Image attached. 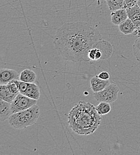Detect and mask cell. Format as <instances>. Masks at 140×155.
Masks as SVG:
<instances>
[{
	"label": "cell",
	"instance_id": "4fadbf2b",
	"mask_svg": "<svg viewBox=\"0 0 140 155\" xmlns=\"http://www.w3.org/2000/svg\"><path fill=\"white\" fill-rule=\"evenodd\" d=\"M18 94L13 93L8 88L7 85H0V100L11 103Z\"/></svg>",
	"mask_w": 140,
	"mask_h": 155
},
{
	"label": "cell",
	"instance_id": "8992f818",
	"mask_svg": "<svg viewBox=\"0 0 140 155\" xmlns=\"http://www.w3.org/2000/svg\"><path fill=\"white\" fill-rule=\"evenodd\" d=\"M38 100L32 99L22 94H18L15 100L11 103L12 113H17L28 109L35 104H37Z\"/></svg>",
	"mask_w": 140,
	"mask_h": 155
},
{
	"label": "cell",
	"instance_id": "ac0fdd59",
	"mask_svg": "<svg viewBox=\"0 0 140 155\" xmlns=\"http://www.w3.org/2000/svg\"><path fill=\"white\" fill-rule=\"evenodd\" d=\"M18 80L19 79H14L10 81L8 84H7L8 89L13 93L16 94H18L20 93L18 87Z\"/></svg>",
	"mask_w": 140,
	"mask_h": 155
},
{
	"label": "cell",
	"instance_id": "e0dca14e",
	"mask_svg": "<svg viewBox=\"0 0 140 155\" xmlns=\"http://www.w3.org/2000/svg\"><path fill=\"white\" fill-rule=\"evenodd\" d=\"M96 107L98 113L101 116L108 114L111 111V106L110 103L107 102H100V103Z\"/></svg>",
	"mask_w": 140,
	"mask_h": 155
},
{
	"label": "cell",
	"instance_id": "cb8c5ba5",
	"mask_svg": "<svg viewBox=\"0 0 140 155\" xmlns=\"http://www.w3.org/2000/svg\"><path fill=\"white\" fill-rule=\"evenodd\" d=\"M137 5L140 7V0H138L137 2Z\"/></svg>",
	"mask_w": 140,
	"mask_h": 155
},
{
	"label": "cell",
	"instance_id": "9a60e30c",
	"mask_svg": "<svg viewBox=\"0 0 140 155\" xmlns=\"http://www.w3.org/2000/svg\"><path fill=\"white\" fill-rule=\"evenodd\" d=\"M37 79V74L31 69H24L20 74L19 80L28 82L34 83Z\"/></svg>",
	"mask_w": 140,
	"mask_h": 155
},
{
	"label": "cell",
	"instance_id": "9c48e42d",
	"mask_svg": "<svg viewBox=\"0 0 140 155\" xmlns=\"http://www.w3.org/2000/svg\"><path fill=\"white\" fill-rule=\"evenodd\" d=\"M90 84L92 90L94 93H96L104 89L106 87L110 84V82L109 80H104L100 79L97 75L91 79Z\"/></svg>",
	"mask_w": 140,
	"mask_h": 155
},
{
	"label": "cell",
	"instance_id": "44dd1931",
	"mask_svg": "<svg viewBox=\"0 0 140 155\" xmlns=\"http://www.w3.org/2000/svg\"><path fill=\"white\" fill-rule=\"evenodd\" d=\"M138 0H125V5L124 8H126L137 4Z\"/></svg>",
	"mask_w": 140,
	"mask_h": 155
},
{
	"label": "cell",
	"instance_id": "d6986e66",
	"mask_svg": "<svg viewBox=\"0 0 140 155\" xmlns=\"http://www.w3.org/2000/svg\"><path fill=\"white\" fill-rule=\"evenodd\" d=\"M133 52L135 58L140 63V37L135 41L133 45Z\"/></svg>",
	"mask_w": 140,
	"mask_h": 155
},
{
	"label": "cell",
	"instance_id": "5b68a950",
	"mask_svg": "<svg viewBox=\"0 0 140 155\" xmlns=\"http://www.w3.org/2000/svg\"><path fill=\"white\" fill-rule=\"evenodd\" d=\"M119 89L114 84H110L103 90L94 93V98L99 102H107L112 103L115 102L118 97Z\"/></svg>",
	"mask_w": 140,
	"mask_h": 155
},
{
	"label": "cell",
	"instance_id": "7a4b0ae2",
	"mask_svg": "<svg viewBox=\"0 0 140 155\" xmlns=\"http://www.w3.org/2000/svg\"><path fill=\"white\" fill-rule=\"evenodd\" d=\"M101 120V115L96 106L84 101H80L76 104L67 116L70 128L81 136L93 134L99 127Z\"/></svg>",
	"mask_w": 140,
	"mask_h": 155
},
{
	"label": "cell",
	"instance_id": "8fae6325",
	"mask_svg": "<svg viewBox=\"0 0 140 155\" xmlns=\"http://www.w3.org/2000/svg\"><path fill=\"white\" fill-rule=\"evenodd\" d=\"M12 114L11 103L0 100V120L3 122L8 119Z\"/></svg>",
	"mask_w": 140,
	"mask_h": 155
},
{
	"label": "cell",
	"instance_id": "ba28073f",
	"mask_svg": "<svg viewBox=\"0 0 140 155\" xmlns=\"http://www.w3.org/2000/svg\"><path fill=\"white\" fill-rule=\"evenodd\" d=\"M128 18L127 12L125 8L116 10L111 13V21L115 25L119 26Z\"/></svg>",
	"mask_w": 140,
	"mask_h": 155
},
{
	"label": "cell",
	"instance_id": "603a6c76",
	"mask_svg": "<svg viewBox=\"0 0 140 155\" xmlns=\"http://www.w3.org/2000/svg\"><path fill=\"white\" fill-rule=\"evenodd\" d=\"M134 35H137L138 37H140V25L137 28V29L135 30V31L134 32L133 34Z\"/></svg>",
	"mask_w": 140,
	"mask_h": 155
},
{
	"label": "cell",
	"instance_id": "2e32d148",
	"mask_svg": "<svg viewBox=\"0 0 140 155\" xmlns=\"http://www.w3.org/2000/svg\"><path fill=\"white\" fill-rule=\"evenodd\" d=\"M105 1L112 12L124 8L125 0H105Z\"/></svg>",
	"mask_w": 140,
	"mask_h": 155
},
{
	"label": "cell",
	"instance_id": "7402d4cb",
	"mask_svg": "<svg viewBox=\"0 0 140 155\" xmlns=\"http://www.w3.org/2000/svg\"><path fill=\"white\" fill-rule=\"evenodd\" d=\"M99 78H100V79H104V80H109L110 79V74L106 71H103L100 72V74L98 75Z\"/></svg>",
	"mask_w": 140,
	"mask_h": 155
},
{
	"label": "cell",
	"instance_id": "7c38bea8",
	"mask_svg": "<svg viewBox=\"0 0 140 155\" xmlns=\"http://www.w3.org/2000/svg\"><path fill=\"white\" fill-rule=\"evenodd\" d=\"M137 28L135 26L134 23L129 18L119 25V31L123 34L126 35L133 34Z\"/></svg>",
	"mask_w": 140,
	"mask_h": 155
},
{
	"label": "cell",
	"instance_id": "6da1fadb",
	"mask_svg": "<svg viewBox=\"0 0 140 155\" xmlns=\"http://www.w3.org/2000/svg\"><path fill=\"white\" fill-rule=\"evenodd\" d=\"M103 39L100 32L85 21L65 23L53 38L55 48L63 60L73 62L90 61L89 50Z\"/></svg>",
	"mask_w": 140,
	"mask_h": 155
},
{
	"label": "cell",
	"instance_id": "5bb4252c",
	"mask_svg": "<svg viewBox=\"0 0 140 155\" xmlns=\"http://www.w3.org/2000/svg\"><path fill=\"white\" fill-rule=\"evenodd\" d=\"M26 96L32 99L38 100L40 97V90L37 85L34 83H28V88L24 93Z\"/></svg>",
	"mask_w": 140,
	"mask_h": 155
},
{
	"label": "cell",
	"instance_id": "30bf717a",
	"mask_svg": "<svg viewBox=\"0 0 140 155\" xmlns=\"http://www.w3.org/2000/svg\"><path fill=\"white\" fill-rule=\"evenodd\" d=\"M128 18L131 20L137 28L140 25V7L137 5L126 8Z\"/></svg>",
	"mask_w": 140,
	"mask_h": 155
},
{
	"label": "cell",
	"instance_id": "ffe728a7",
	"mask_svg": "<svg viewBox=\"0 0 140 155\" xmlns=\"http://www.w3.org/2000/svg\"><path fill=\"white\" fill-rule=\"evenodd\" d=\"M28 82H25L21 81L20 80H18V87H19V90L20 94H24V93H25V91L28 88Z\"/></svg>",
	"mask_w": 140,
	"mask_h": 155
},
{
	"label": "cell",
	"instance_id": "277c9868",
	"mask_svg": "<svg viewBox=\"0 0 140 155\" xmlns=\"http://www.w3.org/2000/svg\"><path fill=\"white\" fill-rule=\"evenodd\" d=\"M113 52L112 44L106 40L101 39L89 50L88 57L90 61L106 60L112 56Z\"/></svg>",
	"mask_w": 140,
	"mask_h": 155
},
{
	"label": "cell",
	"instance_id": "3957f363",
	"mask_svg": "<svg viewBox=\"0 0 140 155\" xmlns=\"http://www.w3.org/2000/svg\"><path fill=\"white\" fill-rule=\"evenodd\" d=\"M40 116V107L35 104L28 109L13 114L8 120L13 128L21 130L35 124Z\"/></svg>",
	"mask_w": 140,
	"mask_h": 155
},
{
	"label": "cell",
	"instance_id": "52a82bcc",
	"mask_svg": "<svg viewBox=\"0 0 140 155\" xmlns=\"http://www.w3.org/2000/svg\"><path fill=\"white\" fill-rule=\"evenodd\" d=\"M20 78L19 74L13 69L1 68L0 71V84L7 85L14 79Z\"/></svg>",
	"mask_w": 140,
	"mask_h": 155
}]
</instances>
